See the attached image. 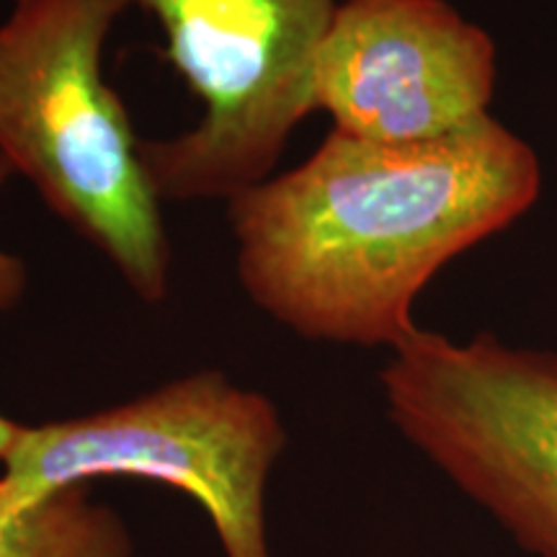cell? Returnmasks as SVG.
<instances>
[{"mask_svg":"<svg viewBox=\"0 0 557 557\" xmlns=\"http://www.w3.org/2000/svg\"><path fill=\"white\" fill-rule=\"evenodd\" d=\"M532 145L485 116L413 145L333 129L297 169L227 201L240 287L310 341L395 351L416 299L465 250L537 205Z\"/></svg>","mask_w":557,"mask_h":557,"instance_id":"obj_1","label":"cell"},{"mask_svg":"<svg viewBox=\"0 0 557 557\" xmlns=\"http://www.w3.org/2000/svg\"><path fill=\"white\" fill-rule=\"evenodd\" d=\"M122 0H13L0 24V156L52 214L163 302L171 246L139 139L103 78V45Z\"/></svg>","mask_w":557,"mask_h":557,"instance_id":"obj_2","label":"cell"},{"mask_svg":"<svg viewBox=\"0 0 557 557\" xmlns=\"http://www.w3.org/2000/svg\"><path fill=\"white\" fill-rule=\"evenodd\" d=\"M165 34L163 60L201 103L191 129L139 139L160 201H230L274 176L315 111V60L341 0H122Z\"/></svg>","mask_w":557,"mask_h":557,"instance_id":"obj_3","label":"cell"},{"mask_svg":"<svg viewBox=\"0 0 557 557\" xmlns=\"http://www.w3.org/2000/svg\"><path fill=\"white\" fill-rule=\"evenodd\" d=\"M284 442L271 400L197 372L124 406L21 429L3 459L0 508L90 478H145L201 504L227 557H269L263 491Z\"/></svg>","mask_w":557,"mask_h":557,"instance_id":"obj_4","label":"cell"},{"mask_svg":"<svg viewBox=\"0 0 557 557\" xmlns=\"http://www.w3.org/2000/svg\"><path fill=\"white\" fill-rule=\"evenodd\" d=\"M387 413L534 557H557V354L418 329L382 369Z\"/></svg>","mask_w":557,"mask_h":557,"instance_id":"obj_5","label":"cell"},{"mask_svg":"<svg viewBox=\"0 0 557 557\" xmlns=\"http://www.w3.org/2000/svg\"><path fill=\"white\" fill-rule=\"evenodd\" d=\"M498 50L447 0H341L315 60V111L369 143L413 145L491 116Z\"/></svg>","mask_w":557,"mask_h":557,"instance_id":"obj_6","label":"cell"},{"mask_svg":"<svg viewBox=\"0 0 557 557\" xmlns=\"http://www.w3.org/2000/svg\"><path fill=\"white\" fill-rule=\"evenodd\" d=\"M0 557H129V537L83 485L21 508H0Z\"/></svg>","mask_w":557,"mask_h":557,"instance_id":"obj_7","label":"cell"},{"mask_svg":"<svg viewBox=\"0 0 557 557\" xmlns=\"http://www.w3.org/2000/svg\"><path fill=\"white\" fill-rule=\"evenodd\" d=\"M13 176L11 163L0 156V189L5 186V181ZM26 287H29V271H26V263L18 259V256L9 253V250L0 248V315L16 308L24 297Z\"/></svg>","mask_w":557,"mask_h":557,"instance_id":"obj_8","label":"cell"},{"mask_svg":"<svg viewBox=\"0 0 557 557\" xmlns=\"http://www.w3.org/2000/svg\"><path fill=\"white\" fill-rule=\"evenodd\" d=\"M21 429H24L21 423L11 421V418H5V416H0V462H3L13 444H16Z\"/></svg>","mask_w":557,"mask_h":557,"instance_id":"obj_9","label":"cell"}]
</instances>
